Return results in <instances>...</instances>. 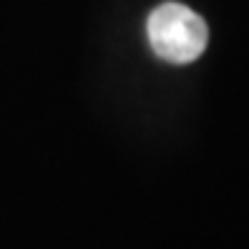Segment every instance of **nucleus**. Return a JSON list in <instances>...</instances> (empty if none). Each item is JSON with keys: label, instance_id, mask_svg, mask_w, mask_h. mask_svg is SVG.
<instances>
[{"label": "nucleus", "instance_id": "obj_1", "mask_svg": "<svg viewBox=\"0 0 249 249\" xmlns=\"http://www.w3.org/2000/svg\"><path fill=\"white\" fill-rule=\"evenodd\" d=\"M149 43L159 58L169 63H192L209 40L207 23L181 3H161L146 23Z\"/></svg>", "mask_w": 249, "mask_h": 249}]
</instances>
